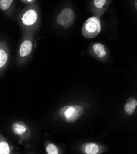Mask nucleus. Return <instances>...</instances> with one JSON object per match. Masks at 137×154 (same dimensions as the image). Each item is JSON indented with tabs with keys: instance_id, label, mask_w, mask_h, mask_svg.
Masks as SVG:
<instances>
[{
	"instance_id": "15",
	"label": "nucleus",
	"mask_w": 137,
	"mask_h": 154,
	"mask_svg": "<svg viewBox=\"0 0 137 154\" xmlns=\"http://www.w3.org/2000/svg\"><path fill=\"white\" fill-rule=\"evenodd\" d=\"M21 1L25 4H32L34 3L36 0H21Z\"/></svg>"
},
{
	"instance_id": "10",
	"label": "nucleus",
	"mask_w": 137,
	"mask_h": 154,
	"mask_svg": "<svg viewBox=\"0 0 137 154\" xmlns=\"http://www.w3.org/2000/svg\"><path fill=\"white\" fill-rule=\"evenodd\" d=\"M12 152V147L6 138L0 134V154H9Z\"/></svg>"
},
{
	"instance_id": "1",
	"label": "nucleus",
	"mask_w": 137,
	"mask_h": 154,
	"mask_svg": "<svg viewBox=\"0 0 137 154\" xmlns=\"http://www.w3.org/2000/svg\"><path fill=\"white\" fill-rule=\"evenodd\" d=\"M84 114V108L78 104L67 105L61 107L59 116L67 123H74Z\"/></svg>"
},
{
	"instance_id": "5",
	"label": "nucleus",
	"mask_w": 137,
	"mask_h": 154,
	"mask_svg": "<svg viewBox=\"0 0 137 154\" xmlns=\"http://www.w3.org/2000/svg\"><path fill=\"white\" fill-rule=\"evenodd\" d=\"M38 19V14L37 11L33 9H30L23 13L21 18V21L23 25L30 27L35 25Z\"/></svg>"
},
{
	"instance_id": "12",
	"label": "nucleus",
	"mask_w": 137,
	"mask_h": 154,
	"mask_svg": "<svg viewBox=\"0 0 137 154\" xmlns=\"http://www.w3.org/2000/svg\"><path fill=\"white\" fill-rule=\"evenodd\" d=\"M45 152L48 154H58L60 150L57 146L53 143H49L45 147Z\"/></svg>"
},
{
	"instance_id": "9",
	"label": "nucleus",
	"mask_w": 137,
	"mask_h": 154,
	"mask_svg": "<svg viewBox=\"0 0 137 154\" xmlns=\"http://www.w3.org/2000/svg\"><path fill=\"white\" fill-rule=\"evenodd\" d=\"M137 107V100L134 97L129 98L126 103L124 111L128 116L132 115L136 111Z\"/></svg>"
},
{
	"instance_id": "11",
	"label": "nucleus",
	"mask_w": 137,
	"mask_h": 154,
	"mask_svg": "<svg viewBox=\"0 0 137 154\" xmlns=\"http://www.w3.org/2000/svg\"><path fill=\"white\" fill-rule=\"evenodd\" d=\"M92 49L95 55L99 58H103L107 55V51H106L104 45L101 43L94 44Z\"/></svg>"
},
{
	"instance_id": "3",
	"label": "nucleus",
	"mask_w": 137,
	"mask_h": 154,
	"mask_svg": "<svg viewBox=\"0 0 137 154\" xmlns=\"http://www.w3.org/2000/svg\"><path fill=\"white\" fill-rule=\"evenodd\" d=\"M75 17L74 11L70 8H66L58 15L57 17V22L62 27L68 28L73 24Z\"/></svg>"
},
{
	"instance_id": "6",
	"label": "nucleus",
	"mask_w": 137,
	"mask_h": 154,
	"mask_svg": "<svg viewBox=\"0 0 137 154\" xmlns=\"http://www.w3.org/2000/svg\"><path fill=\"white\" fill-rule=\"evenodd\" d=\"M33 47V44L31 39H26L23 40L21 43L19 48V56L22 58H25L28 57L30 54H32Z\"/></svg>"
},
{
	"instance_id": "2",
	"label": "nucleus",
	"mask_w": 137,
	"mask_h": 154,
	"mask_svg": "<svg viewBox=\"0 0 137 154\" xmlns=\"http://www.w3.org/2000/svg\"><path fill=\"white\" fill-rule=\"evenodd\" d=\"M101 31V22L99 18L95 16L87 19L83 24L82 33L86 38H95Z\"/></svg>"
},
{
	"instance_id": "4",
	"label": "nucleus",
	"mask_w": 137,
	"mask_h": 154,
	"mask_svg": "<svg viewBox=\"0 0 137 154\" xmlns=\"http://www.w3.org/2000/svg\"><path fill=\"white\" fill-rule=\"evenodd\" d=\"M11 128L14 134L22 140L28 139L31 134L30 128L22 121L14 122Z\"/></svg>"
},
{
	"instance_id": "7",
	"label": "nucleus",
	"mask_w": 137,
	"mask_h": 154,
	"mask_svg": "<svg viewBox=\"0 0 137 154\" xmlns=\"http://www.w3.org/2000/svg\"><path fill=\"white\" fill-rule=\"evenodd\" d=\"M81 151L85 154H98L103 152V147L95 143H87L81 146Z\"/></svg>"
},
{
	"instance_id": "13",
	"label": "nucleus",
	"mask_w": 137,
	"mask_h": 154,
	"mask_svg": "<svg viewBox=\"0 0 137 154\" xmlns=\"http://www.w3.org/2000/svg\"><path fill=\"white\" fill-rule=\"evenodd\" d=\"M13 1L14 0H0V9L3 11L8 10L12 6Z\"/></svg>"
},
{
	"instance_id": "8",
	"label": "nucleus",
	"mask_w": 137,
	"mask_h": 154,
	"mask_svg": "<svg viewBox=\"0 0 137 154\" xmlns=\"http://www.w3.org/2000/svg\"><path fill=\"white\" fill-rule=\"evenodd\" d=\"M9 60L8 49L4 42H0V71L7 66Z\"/></svg>"
},
{
	"instance_id": "14",
	"label": "nucleus",
	"mask_w": 137,
	"mask_h": 154,
	"mask_svg": "<svg viewBox=\"0 0 137 154\" xmlns=\"http://www.w3.org/2000/svg\"><path fill=\"white\" fill-rule=\"evenodd\" d=\"M107 0H94V5L98 9H101L106 5Z\"/></svg>"
}]
</instances>
